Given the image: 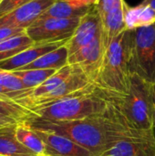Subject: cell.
I'll return each instance as SVG.
<instances>
[{"instance_id":"6da1fadb","label":"cell","mask_w":155,"mask_h":156,"mask_svg":"<svg viewBox=\"0 0 155 156\" xmlns=\"http://www.w3.org/2000/svg\"><path fill=\"white\" fill-rule=\"evenodd\" d=\"M26 123L32 128L61 134L89 150L93 155L100 154L121 141L155 134V131L143 132L132 128L122 115L115 100L113 107L99 116L70 122H47L32 117Z\"/></svg>"},{"instance_id":"7a4b0ae2","label":"cell","mask_w":155,"mask_h":156,"mask_svg":"<svg viewBox=\"0 0 155 156\" xmlns=\"http://www.w3.org/2000/svg\"><path fill=\"white\" fill-rule=\"evenodd\" d=\"M114 98L94 84L58 101L30 109L33 117L47 122H70L104 114Z\"/></svg>"},{"instance_id":"3957f363","label":"cell","mask_w":155,"mask_h":156,"mask_svg":"<svg viewBox=\"0 0 155 156\" xmlns=\"http://www.w3.org/2000/svg\"><path fill=\"white\" fill-rule=\"evenodd\" d=\"M113 97L122 115L132 128L143 132L155 131L153 85L132 74L129 92L123 97Z\"/></svg>"},{"instance_id":"277c9868","label":"cell","mask_w":155,"mask_h":156,"mask_svg":"<svg viewBox=\"0 0 155 156\" xmlns=\"http://www.w3.org/2000/svg\"><path fill=\"white\" fill-rule=\"evenodd\" d=\"M126 30L106 48L103 62L94 83L109 95L123 97L129 92L131 70L126 41Z\"/></svg>"},{"instance_id":"5b68a950","label":"cell","mask_w":155,"mask_h":156,"mask_svg":"<svg viewBox=\"0 0 155 156\" xmlns=\"http://www.w3.org/2000/svg\"><path fill=\"white\" fill-rule=\"evenodd\" d=\"M131 74H136L155 84V24L126 30Z\"/></svg>"},{"instance_id":"8992f818","label":"cell","mask_w":155,"mask_h":156,"mask_svg":"<svg viewBox=\"0 0 155 156\" xmlns=\"http://www.w3.org/2000/svg\"><path fill=\"white\" fill-rule=\"evenodd\" d=\"M80 18H46L37 20L26 32L35 43L68 42Z\"/></svg>"},{"instance_id":"52a82bcc","label":"cell","mask_w":155,"mask_h":156,"mask_svg":"<svg viewBox=\"0 0 155 156\" xmlns=\"http://www.w3.org/2000/svg\"><path fill=\"white\" fill-rule=\"evenodd\" d=\"M106 52L101 33L91 43L69 56L68 65L79 69L94 84L100 70Z\"/></svg>"},{"instance_id":"ba28073f","label":"cell","mask_w":155,"mask_h":156,"mask_svg":"<svg viewBox=\"0 0 155 156\" xmlns=\"http://www.w3.org/2000/svg\"><path fill=\"white\" fill-rule=\"evenodd\" d=\"M91 84L92 83L89 80V79L79 69L73 68V72L71 73V75L66 80H64L58 87H57L49 93L31 100L21 99L16 101V102L30 110L32 108L46 105L53 101H58L62 98H65L67 96H69L71 94H74L89 87Z\"/></svg>"},{"instance_id":"9c48e42d","label":"cell","mask_w":155,"mask_h":156,"mask_svg":"<svg viewBox=\"0 0 155 156\" xmlns=\"http://www.w3.org/2000/svg\"><path fill=\"white\" fill-rule=\"evenodd\" d=\"M57 0H32L0 17V27L28 28Z\"/></svg>"},{"instance_id":"30bf717a","label":"cell","mask_w":155,"mask_h":156,"mask_svg":"<svg viewBox=\"0 0 155 156\" xmlns=\"http://www.w3.org/2000/svg\"><path fill=\"white\" fill-rule=\"evenodd\" d=\"M101 33L100 16L95 6L84 15L72 36V37L66 43L69 50V56L74 54L83 47L91 43Z\"/></svg>"},{"instance_id":"8fae6325","label":"cell","mask_w":155,"mask_h":156,"mask_svg":"<svg viewBox=\"0 0 155 156\" xmlns=\"http://www.w3.org/2000/svg\"><path fill=\"white\" fill-rule=\"evenodd\" d=\"M32 129L45 145V156H94L89 150L61 134L48 130Z\"/></svg>"},{"instance_id":"7c38bea8","label":"cell","mask_w":155,"mask_h":156,"mask_svg":"<svg viewBox=\"0 0 155 156\" xmlns=\"http://www.w3.org/2000/svg\"><path fill=\"white\" fill-rule=\"evenodd\" d=\"M94 156H155V134L121 141Z\"/></svg>"},{"instance_id":"4fadbf2b","label":"cell","mask_w":155,"mask_h":156,"mask_svg":"<svg viewBox=\"0 0 155 156\" xmlns=\"http://www.w3.org/2000/svg\"><path fill=\"white\" fill-rule=\"evenodd\" d=\"M67 42H47V43H35L32 47L18 53L17 55L0 61V69L7 71L18 70L25 66L29 65L41 56L53 51L59 47L65 45Z\"/></svg>"},{"instance_id":"5bb4252c","label":"cell","mask_w":155,"mask_h":156,"mask_svg":"<svg viewBox=\"0 0 155 156\" xmlns=\"http://www.w3.org/2000/svg\"><path fill=\"white\" fill-rule=\"evenodd\" d=\"M125 0L117 7L113 8L106 15L100 16L101 21V37L106 48L126 28L125 24Z\"/></svg>"},{"instance_id":"9a60e30c","label":"cell","mask_w":155,"mask_h":156,"mask_svg":"<svg viewBox=\"0 0 155 156\" xmlns=\"http://www.w3.org/2000/svg\"><path fill=\"white\" fill-rule=\"evenodd\" d=\"M33 112L12 100L0 99V129L27 122Z\"/></svg>"},{"instance_id":"2e32d148","label":"cell","mask_w":155,"mask_h":156,"mask_svg":"<svg viewBox=\"0 0 155 156\" xmlns=\"http://www.w3.org/2000/svg\"><path fill=\"white\" fill-rule=\"evenodd\" d=\"M92 8L93 6L80 5L67 0H57L37 20L46 18H81Z\"/></svg>"},{"instance_id":"e0dca14e","label":"cell","mask_w":155,"mask_h":156,"mask_svg":"<svg viewBox=\"0 0 155 156\" xmlns=\"http://www.w3.org/2000/svg\"><path fill=\"white\" fill-rule=\"evenodd\" d=\"M125 24L128 30L149 27L155 24V10L141 3L136 6L125 5Z\"/></svg>"},{"instance_id":"ac0fdd59","label":"cell","mask_w":155,"mask_h":156,"mask_svg":"<svg viewBox=\"0 0 155 156\" xmlns=\"http://www.w3.org/2000/svg\"><path fill=\"white\" fill-rule=\"evenodd\" d=\"M68 60H69V50L65 44L59 47L58 48L41 56L34 62L30 63L27 66H25L24 68L18 70H26V69L58 70L68 65Z\"/></svg>"},{"instance_id":"d6986e66","label":"cell","mask_w":155,"mask_h":156,"mask_svg":"<svg viewBox=\"0 0 155 156\" xmlns=\"http://www.w3.org/2000/svg\"><path fill=\"white\" fill-rule=\"evenodd\" d=\"M16 127L0 129V156H38L16 139Z\"/></svg>"},{"instance_id":"ffe728a7","label":"cell","mask_w":155,"mask_h":156,"mask_svg":"<svg viewBox=\"0 0 155 156\" xmlns=\"http://www.w3.org/2000/svg\"><path fill=\"white\" fill-rule=\"evenodd\" d=\"M73 72V68L69 65L63 67L62 69H58L56 73H54L51 77H49L46 81H44L38 87L30 90L27 93H26L21 99L31 100L41 97L46 95L58 87L64 80H66ZM19 99V100H21ZM18 101V100H17Z\"/></svg>"},{"instance_id":"44dd1931","label":"cell","mask_w":155,"mask_h":156,"mask_svg":"<svg viewBox=\"0 0 155 156\" xmlns=\"http://www.w3.org/2000/svg\"><path fill=\"white\" fill-rule=\"evenodd\" d=\"M34 44L35 42L27 36L26 32L0 42V61L17 55Z\"/></svg>"},{"instance_id":"7402d4cb","label":"cell","mask_w":155,"mask_h":156,"mask_svg":"<svg viewBox=\"0 0 155 156\" xmlns=\"http://www.w3.org/2000/svg\"><path fill=\"white\" fill-rule=\"evenodd\" d=\"M16 139L27 149L38 156H45V145L36 132L26 123L18 124L16 127Z\"/></svg>"},{"instance_id":"603a6c76","label":"cell","mask_w":155,"mask_h":156,"mask_svg":"<svg viewBox=\"0 0 155 156\" xmlns=\"http://www.w3.org/2000/svg\"><path fill=\"white\" fill-rule=\"evenodd\" d=\"M58 70L56 69H26L13 71L28 90L35 89L46 81Z\"/></svg>"},{"instance_id":"cb8c5ba5","label":"cell","mask_w":155,"mask_h":156,"mask_svg":"<svg viewBox=\"0 0 155 156\" xmlns=\"http://www.w3.org/2000/svg\"><path fill=\"white\" fill-rule=\"evenodd\" d=\"M0 84L10 92L17 95L15 101L22 98L27 91L30 90L25 87L22 80L13 71L0 69Z\"/></svg>"},{"instance_id":"d4e9b609","label":"cell","mask_w":155,"mask_h":156,"mask_svg":"<svg viewBox=\"0 0 155 156\" xmlns=\"http://www.w3.org/2000/svg\"><path fill=\"white\" fill-rule=\"evenodd\" d=\"M30 1L32 0H0V17L5 16Z\"/></svg>"},{"instance_id":"484cf974","label":"cell","mask_w":155,"mask_h":156,"mask_svg":"<svg viewBox=\"0 0 155 156\" xmlns=\"http://www.w3.org/2000/svg\"><path fill=\"white\" fill-rule=\"evenodd\" d=\"M124 0H100L99 3L95 5L100 16L106 15L108 12L122 5Z\"/></svg>"},{"instance_id":"4316f807","label":"cell","mask_w":155,"mask_h":156,"mask_svg":"<svg viewBox=\"0 0 155 156\" xmlns=\"http://www.w3.org/2000/svg\"><path fill=\"white\" fill-rule=\"evenodd\" d=\"M25 28H13V27H0V42L13 37L15 36L26 33Z\"/></svg>"},{"instance_id":"83f0119b","label":"cell","mask_w":155,"mask_h":156,"mask_svg":"<svg viewBox=\"0 0 155 156\" xmlns=\"http://www.w3.org/2000/svg\"><path fill=\"white\" fill-rule=\"evenodd\" d=\"M74 4H78L80 5H85V6H94L96 5L100 0H67Z\"/></svg>"},{"instance_id":"f1b7e54d","label":"cell","mask_w":155,"mask_h":156,"mask_svg":"<svg viewBox=\"0 0 155 156\" xmlns=\"http://www.w3.org/2000/svg\"><path fill=\"white\" fill-rule=\"evenodd\" d=\"M142 3H143V4H144V5H150L152 8H153V9L155 10V0H143Z\"/></svg>"},{"instance_id":"f546056e","label":"cell","mask_w":155,"mask_h":156,"mask_svg":"<svg viewBox=\"0 0 155 156\" xmlns=\"http://www.w3.org/2000/svg\"><path fill=\"white\" fill-rule=\"evenodd\" d=\"M153 102H154V110H155V84L153 85Z\"/></svg>"}]
</instances>
